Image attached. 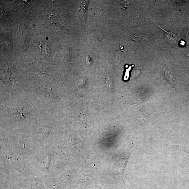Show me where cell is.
Wrapping results in <instances>:
<instances>
[{
	"label": "cell",
	"mask_w": 189,
	"mask_h": 189,
	"mask_svg": "<svg viewBox=\"0 0 189 189\" xmlns=\"http://www.w3.org/2000/svg\"><path fill=\"white\" fill-rule=\"evenodd\" d=\"M105 85L110 90L113 89V85L112 84V81L111 78L109 76H107L105 79Z\"/></svg>",
	"instance_id": "8"
},
{
	"label": "cell",
	"mask_w": 189,
	"mask_h": 189,
	"mask_svg": "<svg viewBox=\"0 0 189 189\" xmlns=\"http://www.w3.org/2000/svg\"><path fill=\"white\" fill-rule=\"evenodd\" d=\"M9 148L25 161L27 164L36 149L31 136L25 133H14L7 138L1 139V146Z\"/></svg>",
	"instance_id": "2"
},
{
	"label": "cell",
	"mask_w": 189,
	"mask_h": 189,
	"mask_svg": "<svg viewBox=\"0 0 189 189\" xmlns=\"http://www.w3.org/2000/svg\"><path fill=\"white\" fill-rule=\"evenodd\" d=\"M53 147L37 148L27 163L38 176L51 177L53 170Z\"/></svg>",
	"instance_id": "3"
},
{
	"label": "cell",
	"mask_w": 189,
	"mask_h": 189,
	"mask_svg": "<svg viewBox=\"0 0 189 189\" xmlns=\"http://www.w3.org/2000/svg\"><path fill=\"white\" fill-rule=\"evenodd\" d=\"M164 76L169 83H170L172 86L175 85V80L171 72L168 69H164L163 71Z\"/></svg>",
	"instance_id": "6"
},
{
	"label": "cell",
	"mask_w": 189,
	"mask_h": 189,
	"mask_svg": "<svg viewBox=\"0 0 189 189\" xmlns=\"http://www.w3.org/2000/svg\"><path fill=\"white\" fill-rule=\"evenodd\" d=\"M5 74L6 75L4 76V80L5 81V82L8 85H10L12 84V80H11V76L10 72L6 71Z\"/></svg>",
	"instance_id": "9"
},
{
	"label": "cell",
	"mask_w": 189,
	"mask_h": 189,
	"mask_svg": "<svg viewBox=\"0 0 189 189\" xmlns=\"http://www.w3.org/2000/svg\"><path fill=\"white\" fill-rule=\"evenodd\" d=\"M171 149L173 151H181L185 152L189 154V145H171L170 147Z\"/></svg>",
	"instance_id": "7"
},
{
	"label": "cell",
	"mask_w": 189,
	"mask_h": 189,
	"mask_svg": "<svg viewBox=\"0 0 189 189\" xmlns=\"http://www.w3.org/2000/svg\"><path fill=\"white\" fill-rule=\"evenodd\" d=\"M1 176H22L26 178L37 176L26 162L9 148L1 147Z\"/></svg>",
	"instance_id": "1"
},
{
	"label": "cell",
	"mask_w": 189,
	"mask_h": 189,
	"mask_svg": "<svg viewBox=\"0 0 189 189\" xmlns=\"http://www.w3.org/2000/svg\"><path fill=\"white\" fill-rule=\"evenodd\" d=\"M134 147L133 144H130L125 150L114 157L113 163L114 172L124 182V181L123 177L125 169L134 150Z\"/></svg>",
	"instance_id": "5"
},
{
	"label": "cell",
	"mask_w": 189,
	"mask_h": 189,
	"mask_svg": "<svg viewBox=\"0 0 189 189\" xmlns=\"http://www.w3.org/2000/svg\"><path fill=\"white\" fill-rule=\"evenodd\" d=\"M56 123L53 121H46L38 126L31 136L36 148L54 147L60 145L56 136Z\"/></svg>",
	"instance_id": "4"
},
{
	"label": "cell",
	"mask_w": 189,
	"mask_h": 189,
	"mask_svg": "<svg viewBox=\"0 0 189 189\" xmlns=\"http://www.w3.org/2000/svg\"><path fill=\"white\" fill-rule=\"evenodd\" d=\"M140 71L139 70H137L136 71H135L134 73V74L133 76L134 77V76H137V75H138L139 73H140Z\"/></svg>",
	"instance_id": "11"
},
{
	"label": "cell",
	"mask_w": 189,
	"mask_h": 189,
	"mask_svg": "<svg viewBox=\"0 0 189 189\" xmlns=\"http://www.w3.org/2000/svg\"><path fill=\"white\" fill-rule=\"evenodd\" d=\"M90 61L92 62L91 61V59L90 58V57L87 58V62L88 63H89V64H91V63L90 62Z\"/></svg>",
	"instance_id": "12"
},
{
	"label": "cell",
	"mask_w": 189,
	"mask_h": 189,
	"mask_svg": "<svg viewBox=\"0 0 189 189\" xmlns=\"http://www.w3.org/2000/svg\"><path fill=\"white\" fill-rule=\"evenodd\" d=\"M87 2H85V4H84V2L83 3V4H82V7L81 8V10H82V15H83V17L84 18L85 17V16L86 15V11H87V4L86 3Z\"/></svg>",
	"instance_id": "10"
}]
</instances>
